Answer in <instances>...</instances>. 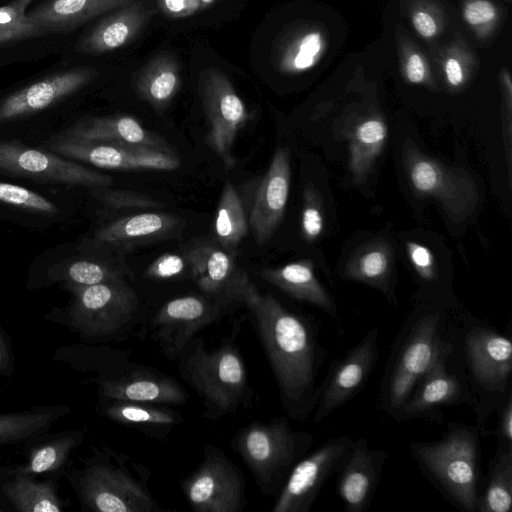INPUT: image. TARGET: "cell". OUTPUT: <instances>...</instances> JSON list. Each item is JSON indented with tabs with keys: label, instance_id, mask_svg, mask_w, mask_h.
<instances>
[{
	"label": "cell",
	"instance_id": "1f68e13d",
	"mask_svg": "<svg viewBox=\"0 0 512 512\" xmlns=\"http://www.w3.org/2000/svg\"><path fill=\"white\" fill-rule=\"evenodd\" d=\"M213 229L215 242L232 253L248 233V218L239 194L230 182L223 186Z\"/></svg>",
	"mask_w": 512,
	"mask_h": 512
},
{
	"label": "cell",
	"instance_id": "7dc6e473",
	"mask_svg": "<svg viewBox=\"0 0 512 512\" xmlns=\"http://www.w3.org/2000/svg\"><path fill=\"white\" fill-rule=\"evenodd\" d=\"M56 460V451L52 447L40 450L32 461L34 472H43L50 468Z\"/></svg>",
	"mask_w": 512,
	"mask_h": 512
},
{
	"label": "cell",
	"instance_id": "9c48e42d",
	"mask_svg": "<svg viewBox=\"0 0 512 512\" xmlns=\"http://www.w3.org/2000/svg\"><path fill=\"white\" fill-rule=\"evenodd\" d=\"M198 90L209 126L206 142L228 171L235 165L233 146L250 113L230 79L216 67L200 73Z\"/></svg>",
	"mask_w": 512,
	"mask_h": 512
},
{
	"label": "cell",
	"instance_id": "5b68a950",
	"mask_svg": "<svg viewBox=\"0 0 512 512\" xmlns=\"http://www.w3.org/2000/svg\"><path fill=\"white\" fill-rule=\"evenodd\" d=\"M480 436L477 425L450 422L440 439L409 447L426 479L463 512H476L481 495Z\"/></svg>",
	"mask_w": 512,
	"mask_h": 512
},
{
	"label": "cell",
	"instance_id": "d4e9b609",
	"mask_svg": "<svg viewBox=\"0 0 512 512\" xmlns=\"http://www.w3.org/2000/svg\"><path fill=\"white\" fill-rule=\"evenodd\" d=\"M259 274L262 279L290 298L317 307L342 329L338 308L316 278L311 260H299L276 268H263Z\"/></svg>",
	"mask_w": 512,
	"mask_h": 512
},
{
	"label": "cell",
	"instance_id": "d590c367",
	"mask_svg": "<svg viewBox=\"0 0 512 512\" xmlns=\"http://www.w3.org/2000/svg\"><path fill=\"white\" fill-rule=\"evenodd\" d=\"M0 202L46 216L58 211L57 206L43 195L5 182H0Z\"/></svg>",
	"mask_w": 512,
	"mask_h": 512
},
{
	"label": "cell",
	"instance_id": "c3c4849f",
	"mask_svg": "<svg viewBox=\"0 0 512 512\" xmlns=\"http://www.w3.org/2000/svg\"><path fill=\"white\" fill-rule=\"evenodd\" d=\"M445 72L447 80L452 86H458L462 83L463 72L459 62L456 59L450 58L447 60L445 65Z\"/></svg>",
	"mask_w": 512,
	"mask_h": 512
},
{
	"label": "cell",
	"instance_id": "681fc988",
	"mask_svg": "<svg viewBox=\"0 0 512 512\" xmlns=\"http://www.w3.org/2000/svg\"><path fill=\"white\" fill-rule=\"evenodd\" d=\"M35 512H59V508L48 500L39 501L33 508Z\"/></svg>",
	"mask_w": 512,
	"mask_h": 512
},
{
	"label": "cell",
	"instance_id": "8d00e7d4",
	"mask_svg": "<svg viewBox=\"0 0 512 512\" xmlns=\"http://www.w3.org/2000/svg\"><path fill=\"white\" fill-rule=\"evenodd\" d=\"M91 194L106 206L115 209H158L165 206L164 203L151 196L135 191L113 190L106 187L94 188Z\"/></svg>",
	"mask_w": 512,
	"mask_h": 512
},
{
	"label": "cell",
	"instance_id": "83f0119b",
	"mask_svg": "<svg viewBox=\"0 0 512 512\" xmlns=\"http://www.w3.org/2000/svg\"><path fill=\"white\" fill-rule=\"evenodd\" d=\"M109 408V416L146 437L165 440L184 422L183 415L163 404L118 400Z\"/></svg>",
	"mask_w": 512,
	"mask_h": 512
},
{
	"label": "cell",
	"instance_id": "ba28073f",
	"mask_svg": "<svg viewBox=\"0 0 512 512\" xmlns=\"http://www.w3.org/2000/svg\"><path fill=\"white\" fill-rule=\"evenodd\" d=\"M180 488L195 512H242L248 504L241 469L212 444L203 447L201 463L181 480Z\"/></svg>",
	"mask_w": 512,
	"mask_h": 512
},
{
	"label": "cell",
	"instance_id": "7bdbcfd3",
	"mask_svg": "<svg viewBox=\"0 0 512 512\" xmlns=\"http://www.w3.org/2000/svg\"><path fill=\"white\" fill-rule=\"evenodd\" d=\"M496 447L512 448V394L497 410Z\"/></svg>",
	"mask_w": 512,
	"mask_h": 512
},
{
	"label": "cell",
	"instance_id": "f6af8a7d",
	"mask_svg": "<svg viewBox=\"0 0 512 512\" xmlns=\"http://www.w3.org/2000/svg\"><path fill=\"white\" fill-rule=\"evenodd\" d=\"M413 25L415 29L424 37H432L437 31L435 20L425 12H417L413 16Z\"/></svg>",
	"mask_w": 512,
	"mask_h": 512
},
{
	"label": "cell",
	"instance_id": "9a60e30c",
	"mask_svg": "<svg viewBox=\"0 0 512 512\" xmlns=\"http://www.w3.org/2000/svg\"><path fill=\"white\" fill-rule=\"evenodd\" d=\"M224 308L205 294L173 298L155 314L151 323L152 338L163 355L175 361L199 331L221 318Z\"/></svg>",
	"mask_w": 512,
	"mask_h": 512
},
{
	"label": "cell",
	"instance_id": "e0dca14e",
	"mask_svg": "<svg viewBox=\"0 0 512 512\" xmlns=\"http://www.w3.org/2000/svg\"><path fill=\"white\" fill-rule=\"evenodd\" d=\"M98 76L92 67H76L30 83L0 101V124L42 111L78 92Z\"/></svg>",
	"mask_w": 512,
	"mask_h": 512
},
{
	"label": "cell",
	"instance_id": "6da1fadb",
	"mask_svg": "<svg viewBox=\"0 0 512 512\" xmlns=\"http://www.w3.org/2000/svg\"><path fill=\"white\" fill-rule=\"evenodd\" d=\"M238 302L249 313L277 384L287 416L306 420L314 411L320 371L329 357L320 343L319 327L308 317L284 306L271 294H261L244 277Z\"/></svg>",
	"mask_w": 512,
	"mask_h": 512
},
{
	"label": "cell",
	"instance_id": "44dd1931",
	"mask_svg": "<svg viewBox=\"0 0 512 512\" xmlns=\"http://www.w3.org/2000/svg\"><path fill=\"white\" fill-rule=\"evenodd\" d=\"M182 218L167 212H143L115 219L96 231L93 244L98 248L132 249L179 235Z\"/></svg>",
	"mask_w": 512,
	"mask_h": 512
},
{
	"label": "cell",
	"instance_id": "8fae6325",
	"mask_svg": "<svg viewBox=\"0 0 512 512\" xmlns=\"http://www.w3.org/2000/svg\"><path fill=\"white\" fill-rule=\"evenodd\" d=\"M48 149L64 158L102 169L171 171L180 166L176 153L145 146L88 141L64 133L53 137Z\"/></svg>",
	"mask_w": 512,
	"mask_h": 512
},
{
	"label": "cell",
	"instance_id": "484cf974",
	"mask_svg": "<svg viewBox=\"0 0 512 512\" xmlns=\"http://www.w3.org/2000/svg\"><path fill=\"white\" fill-rule=\"evenodd\" d=\"M135 0H45L27 16L44 34L69 32Z\"/></svg>",
	"mask_w": 512,
	"mask_h": 512
},
{
	"label": "cell",
	"instance_id": "ffe728a7",
	"mask_svg": "<svg viewBox=\"0 0 512 512\" xmlns=\"http://www.w3.org/2000/svg\"><path fill=\"white\" fill-rule=\"evenodd\" d=\"M389 454L372 449L365 438L353 440L338 470V493L345 512H365L375 495Z\"/></svg>",
	"mask_w": 512,
	"mask_h": 512
},
{
	"label": "cell",
	"instance_id": "bcb514c9",
	"mask_svg": "<svg viewBox=\"0 0 512 512\" xmlns=\"http://www.w3.org/2000/svg\"><path fill=\"white\" fill-rule=\"evenodd\" d=\"M407 78L412 83H420L425 78V67L421 57L413 54L409 57L406 66Z\"/></svg>",
	"mask_w": 512,
	"mask_h": 512
},
{
	"label": "cell",
	"instance_id": "5bb4252c",
	"mask_svg": "<svg viewBox=\"0 0 512 512\" xmlns=\"http://www.w3.org/2000/svg\"><path fill=\"white\" fill-rule=\"evenodd\" d=\"M379 330L372 327L343 357L335 360L321 381L320 395L313 411L319 423L351 400L365 385L379 356Z\"/></svg>",
	"mask_w": 512,
	"mask_h": 512
},
{
	"label": "cell",
	"instance_id": "4316f807",
	"mask_svg": "<svg viewBox=\"0 0 512 512\" xmlns=\"http://www.w3.org/2000/svg\"><path fill=\"white\" fill-rule=\"evenodd\" d=\"M107 392L110 397L118 400L163 405H183L189 398L183 385L175 378L141 366L109 383Z\"/></svg>",
	"mask_w": 512,
	"mask_h": 512
},
{
	"label": "cell",
	"instance_id": "d6986e66",
	"mask_svg": "<svg viewBox=\"0 0 512 512\" xmlns=\"http://www.w3.org/2000/svg\"><path fill=\"white\" fill-rule=\"evenodd\" d=\"M191 277L201 292L223 307L238 302V291L247 275L237 267L235 253L209 241L196 242L185 252Z\"/></svg>",
	"mask_w": 512,
	"mask_h": 512
},
{
	"label": "cell",
	"instance_id": "f35d334b",
	"mask_svg": "<svg viewBox=\"0 0 512 512\" xmlns=\"http://www.w3.org/2000/svg\"><path fill=\"white\" fill-rule=\"evenodd\" d=\"M190 273V264L185 253L183 255L167 252L154 259L145 269L144 278L154 281L179 279Z\"/></svg>",
	"mask_w": 512,
	"mask_h": 512
},
{
	"label": "cell",
	"instance_id": "30bf717a",
	"mask_svg": "<svg viewBox=\"0 0 512 512\" xmlns=\"http://www.w3.org/2000/svg\"><path fill=\"white\" fill-rule=\"evenodd\" d=\"M353 439L331 438L307 453L292 468L271 512H309L322 487L340 469Z\"/></svg>",
	"mask_w": 512,
	"mask_h": 512
},
{
	"label": "cell",
	"instance_id": "603a6c76",
	"mask_svg": "<svg viewBox=\"0 0 512 512\" xmlns=\"http://www.w3.org/2000/svg\"><path fill=\"white\" fill-rule=\"evenodd\" d=\"M80 305L102 332H112L130 324L138 310L135 290L124 280L82 288Z\"/></svg>",
	"mask_w": 512,
	"mask_h": 512
},
{
	"label": "cell",
	"instance_id": "ab89813d",
	"mask_svg": "<svg viewBox=\"0 0 512 512\" xmlns=\"http://www.w3.org/2000/svg\"><path fill=\"white\" fill-rule=\"evenodd\" d=\"M406 249L409 259L421 280L425 283L435 282L438 276L432 251L425 245L413 241L406 243Z\"/></svg>",
	"mask_w": 512,
	"mask_h": 512
},
{
	"label": "cell",
	"instance_id": "7c38bea8",
	"mask_svg": "<svg viewBox=\"0 0 512 512\" xmlns=\"http://www.w3.org/2000/svg\"><path fill=\"white\" fill-rule=\"evenodd\" d=\"M0 170L34 178L39 181L106 188L113 184L109 175L90 169L77 161L64 158L50 150L0 140Z\"/></svg>",
	"mask_w": 512,
	"mask_h": 512
},
{
	"label": "cell",
	"instance_id": "4fadbf2b",
	"mask_svg": "<svg viewBox=\"0 0 512 512\" xmlns=\"http://www.w3.org/2000/svg\"><path fill=\"white\" fill-rule=\"evenodd\" d=\"M110 462L99 470V484L93 496L101 512H171L160 506L150 487V469L133 458L112 453Z\"/></svg>",
	"mask_w": 512,
	"mask_h": 512
},
{
	"label": "cell",
	"instance_id": "3957f363",
	"mask_svg": "<svg viewBox=\"0 0 512 512\" xmlns=\"http://www.w3.org/2000/svg\"><path fill=\"white\" fill-rule=\"evenodd\" d=\"M448 311L432 305L416 309L402 325L380 382L378 408L394 419L422 377L451 353Z\"/></svg>",
	"mask_w": 512,
	"mask_h": 512
},
{
	"label": "cell",
	"instance_id": "7a4b0ae2",
	"mask_svg": "<svg viewBox=\"0 0 512 512\" xmlns=\"http://www.w3.org/2000/svg\"><path fill=\"white\" fill-rule=\"evenodd\" d=\"M448 321L452 352L448 364L464 382L467 404L482 436L487 423L512 394V342L508 335L474 318Z\"/></svg>",
	"mask_w": 512,
	"mask_h": 512
},
{
	"label": "cell",
	"instance_id": "277c9868",
	"mask_svg": "<svg viewBox=\"0 0 512 512\" xmlns=\"http://www.w3.org/2000/svg\"><path fill=\"white\" fill-rule=\"evenodd\" d=\"M239 324H233L229 337L208 349L203 338L193 337L175 361L184 382L198 395L202 416L217 420L252 405L253 390L236 342Z\"/></svg>",
	"mask_w": 512,
	"mask_h": 512
},
{
	"label": "cell",
	"instance_id": "f546056e",
	"mask_svg": "<svg viewBox=\"0 0 512 512\" xmlns=\"http://www.w3.org/2000/svg\"><path fill=\"white\" fill-rule=\"evenodd\" d=\"M181 88V72L177 59L170 53L154 56L139 72L135 81L138 97L156 111H164Z\"/></svg>",
	"mask_w": 512,
	"mask_h": 512
},
{
	"label": "cell",
	"instance_id": "cb8c5ba5",
	"mask_svg": "<svg viewBox=\"0 0 512 512\" xmlns=\"http://www.w3.org/2000/svg\"><path fill=\"white\" fill-rule=\"evenodd\" d=\"M62 133L88 141L123 143L176 153L164 138L146 129L135 117L125 114L85 118Z\"/></svg>",
	"mask_w": 512,
	"mask_h": 512
},
{
	"label": "cell",
	"instance_id": "e575fe53",
	"mask_svg": "<svg viewBox=\"0 0 512 512\" xmlns=\"http://www.w3.org/2000/svg\"><path fill=\"white\" fill-rule=\"evenodd\" d=\"M68 279L82 288L124 279L123 268L95 259H78L68 263Z\"/></svg>",
	"mask_w": 512,
	"mask_h": 512
},
{
	"label": "cell",
	"instance_id": "836d02e7",
	"mask_svg": "<svg viewBox=\"0 0 512 512\" xmlns=\"http://www.w3.org/2000/svg\"><path fill=\"white\" fill-rule=\"evenodd\" d=\"M34 0H13L0 6V46L44 35L27 16Z\"/></svg>",
	"mask_w": 512,
	"mask_h": 512
},
{
	"label": "cell",
	"instance_id": "b9f144b4",
	"mask_svg": "<svg viewBox=\"0 0 512 512\" xmlns=\"http://www.w3.org/2000/svg\"><path fill=\"white\" fill-rule=\"evenodd\" d=\"M298 50L291 59V65L295 70H305L314 63L315 56L321 49V37L318 33L305 35L298 44Z\"/></svg>",
	"mask_w": 512,
	"mask_h": 512
},
{
	"label": "cell",
	"instance_id": "74e56055",
	"mask_svg": "<svg viewBox=\"0 0 512 512\" xmlns=\"http://www.w3.org/2000/svg\"><path fill=\"white\" fill-rule=\"evenodd\" d=\"M324 227L323 208L320 195L310 182L303 193L301 214V233L306 241H313L320 236Z\"/></svg>",
	"mask_w": 512,
	"mask_h": 512
},
{
	"label": "cell",
	"instance_id": "ee69618b",
	"mask_svg": "<svg viewBox=\"0 0 512 512\" xmlns=\"http://www.w3.org/2000/svg\"><path fill=\"white\" fill-rule=\"evenodd\" d=\"M496 10L487 0H475L468 3L464 9V18L471 25H479L493 20Z\"/></svg>",
	"mask_w": 512,
	"mask_h": 512
},
{
	"label": "cell",
	"instance_id": "60d3db41",
	"mask_svg": "<svg viewBox=\"0 0 512 512\" xmlns=\"http://www.w3.org/2000/svg\"><path fill=\"white\" fill-rule=\"evenodd\" d=\"M217 0H157L158 9L169 18H185L212 6Z\"/></svg>",
	"mask_w": 512,
	"mask_h": 512
},
{
	"label": "cell",
	"instance_id": "f1b7e54d",
	"mask_svg": "<svg viewBox=\"0 0 512 512\" xmlns=\"http://www.w3.org/2000/svg\"><path fill=\"white\" fill-rule=\"evenodd\" d=\"M393 249L383 239L359 247L344 266L343 275L349 280L368 284L382 291L389 302L395 303L391 287Z\"/></svg>",
	"mask_w": 512,
	"mask_h": 512
},
{
	"label": "cell",
	"instance_id": "8992f818",
	"mask_svg": "<svg viewBox=\"0 0 512 512\" xmlns=\"http://www.w3.org/2000/svg\"><path fill=\"white\" fill-rule=\"evenodd\" d=\"M313 439L307 431L294 430L287 416H278L242 426L230 445L252 473L259 490L273 496L294 465L310 451Z\"/></svg>",
	"mask_w": 512,
	"mask_h": 512
},
{
	"label": "cell",
	"instance_id": "ac0fdd59",
	"mask_svg": "<svg viewBox=\"0 0 512 512\" xmlns=\"http://www.w3.org/2000/svg\"><path fill=\"white\" fill-rule=\"evenodd\" d=\"M290 180V154L279 147L256 189L248 217V226L258 245L269 242L282 222Z\"/></svg>",
	"mask_w": 512,
	"mask_h": 512
},
{
	"label": "cell",
	"instance_id": "7402d4cb",
	"mask_svg": "<svg viewBox=\"0 0 512 512\" xmlns=\"http://www.w3.org/2000/svg\"><path fill=\"white\" fill-rule=\"evenodd\" d=\"M156 12L157 8L148 0H135L114 10L80 39L77 50L103 54L124 47L140 35Z\"/></svg>",
	"mask_w": 512,
	"mask_h": 512
},
{
	"label": "cell",
	"instance_id": "4dcf8cb0",
	"mask_svg": "<svg viewBox=\"0 0 512 512\" xmlns=\"http://www.w3.org/2000/svg\"><path fill=\"white\" fill-rule=\"evenodd\" d=\"M387 127L383 120L370 118L362 121L350 136L349 168L353 179L362 183L381 153Z\"/></svg>",
	"mask_w": 512,
	"mask_h": 512
},
{
	"label": "cell",
	"instance_id": "d6a6232c",
	"mask_svg": "<svg viewBox=\"0 0 512 512\" xmlns=\"http://www.w3.org/2000/svg\"><path fill=\"white\" fill-rule=\"evenodd\" d=\"M476 512H509L512 507V448L496 447Z\"/></svg>",
	"mask_w": 512,
	"mask_h": 512
},
{
	"label": "cell",
	"instance_id": "52a82bcc",
	"mask_svg": "<svg viewBox=\"0 0 512 512\" xmlns=\"http://www.w3.org/2000/svg\"><path fill=\"white\" fill-rule=\"evenodd\" d=\"M402 158L417 195L436 199L454 223L472 215L479 202V190L467 171L449 167L423 154L409 139L404 142Z\"/></svg>",
	"mask_w": 512,
	"mask_h": 512
},
{
	"label": "cell",
	"instance_id": "2e32d148",
	"mask_svg": "<svg viewBox=\"0 0 512 512\" xmlns=\"http://www.w3.org/2000/svg\"><path fill=\"white\" fill-rule=\"evenodd\" d=\"M449 354L438 359L422 377L394 420L404 422L422 419L442 423L444 407L467 404L464 382L448 364Z\"/></svg>",
	"mask_w": 512,
	"mask_h": 512
}]
</instances>
